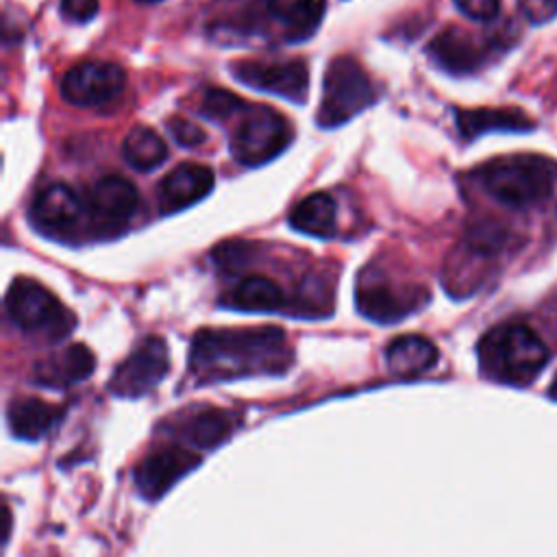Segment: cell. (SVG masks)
<instances>
[{
    "label": "cell",
    "mask_w": 557,
    "mask_h": 557,
    "mask_svg": "<svg viewBox=\"0 0 557 557\" xmlns=\"http://www.w3.org/2000/svg\"><path fill=\"white\" fill-rule=\"evenodd\" d=\"M98 0H61V15L72 24H85L96 17Z\"/></svg>",
    "instance_id": "83f0119b"
},
{
    "label": "cell",
    "mask_w": 557,
    "mask_h": 557,
    "mask_svg": "<svg viewBox=\"0 0 557 557\" xmlns=\"http://www.w3.org/2000/svg\"><path fill=\"white\" fill-rule=\"evenodd\" d=\"M222 305L239 311L272 313L285 309L287 298L276 281L261 274H250L222 296Z\"/></svg>",
    "instance_id": "d6986e66"
},
{
    "label": "cell",
    "mask_w": 557,
    "mask_h": 557,
    "mask_svg": "<svg viewBox=\"0 0 557 557\" xmlns=\"http://www.w3.org/2000/svg\"><path fill=\"white\" fill-rule=\"evenodd\" d=\"M83 209L85 205L72 187L63 183H52L37 191L28 215L33 226L39 228L41 233L65 235L70 233V228L76 226Z\"/></svg>",
    "instance_id": "4fadbf2b"
},
{
    "label": "cell",
    "mask_w": 557,
    "mask_h": 557,
    "mask_svg": "<svg viewBox=\"0 0 557 557\" xmlns=\"http://www.w3.org/2000/svg\"><path fill=\"white\" fill-rule=\"evenodd\" d=\"M455 7L474 22H490L498 15L500 0H453Z\"/></svg>",
    "instance_id": "4316f807"
},
{
    "label": "cell",
    "mask_w": 557,
    "mask_h": 557,
    "mask_svg": "<svg viewBox=\"0 0 557 557\" xmlns=\"http://www.w3.org/2000/svg\"><path fill=\"white\" fill-rule=\"evenodd\" d=\"M550 396H553V398H557V376L553 379V385H550Z\"/></svg>",
    "instance_id": "f546056e"
},
{
    "label": "cell",
    "mask_w": 557,
    "mask_h": 557,
    "mask_svg": "<svg viewBox=\"0 0 557 557\" xmlns=\"http://www.w3.org/2000/svg\"><path fill=\"white\" fill-rule=\"evenodd\" d=\"M248 104L237 98L235 94L226 91V89H220V87H213L209 89L205 96H202V104H200V113L205 117H211V120H226L231 115H235L237 111H244Z\"/></svg>",
    "instance_id": "d4e9b609"
},
{
    "label": "cell",
    "mask_w": 557,
    "mask_h": 557,
    "mask_svg": "<svg viewBox=\"0 0 557 557\" xmlns=\"http://www.w3.org/2000/svg\"><path fill=\"white\" fill-rule=\"evenodd\" d=\"M126 85L124 70L109 61H83L61 81V94L76 107H98L113 100Z\"/></svg>",
    "instance_id": "8fae6325"
},
{
    "label": "cell",
    "mask_w": 557,
    "mask_h": 557,
    "mask_svg": "<svg viewBox=\"0 0 557 557\" xmlns=\"http://www.w3.org/2000/svg\"><path fill=\"white\" fill-rule=\"evenodd\" d=\"M122 157L131 168L148 172L168 159V146L152 128L135 126L122 141Z\"/></svg>",
    "instance_id": "cb8c5ba5"
},
{
    "label": "cell",
    "mask_w": 557,
    "mask_h": 557,
    "mask_svg": "<svg viewBox=\"0 0 557 557\" xmlns=\"http://www.w3.org/2000/svg\"><path fill=\"white\" fill-rule=\"evenodd\" d=\"M168 128H170V135L181 144V146H198L205 141V133L189 120L181 117V115H174L168 120Z\"/></svg>",
    "instance_id": "484cf974"
},
{
    "label": "cell",
    "mask_w": 557,
    "mask_h": 557,
    "mask_svg": "<svg viewBox=\"0 0 557 557\" xmlns=\"http://www.w3.org/2000/svg\"><path fill=\"white\" fill-rule=\"evenodd\" d=\"M139 194L135 185L117 174L102 176L87 196V218L96 235H117L137 211Z\"/></svg>",
    "instance_id": "9c48e42d"
},
{
    "label": "cell",
    "mask_w": 557,
    "mask_h": 557,
    "mask_svg": "<svg viewBox=\"0 0 557 557\" xmlns=\"http://www.w3.org/2000/svg\"><path fill=\"white\" fill-rule=\"evenodd\" d=\"M96 368L94 352L83 344L57 350L33 366V379L44 387H67L85 381Z\"/></svg>",
    "instance_id": "2e32d148"
},
{
    "label": "cell",
    "mask_w": 557,
    "mask_h": 557,
    "mask_svg": "<svg viewBox=\"0 0 557 557\" xmlns=\"http://www.w3.org/2000/svg\"><path fill=\"white\" fill-rule=\"evenodd\" d=\"M170 370L168 346L161 337H146L113 372L109 389L115 396L137 398L148 394Z\"/></svg>",
    "instance_id": "30bf717a"
},
{
    "label": "cell",
    "mask_w": 557,
    "mask_h": 557,
    "mask_svg": "<svg viewBox=\"0 0 557 557\" xmlns=\"http://www.w3.org/2000/svg\"><path fill=\"white\" fill-rule=\"evenodd\" d=\"M457 126L463 137L472 139L490 131L524 133L531 131L535 122L520 109H459Z\"/></svg>",
    "instance_id": "44dd1931"
},
{
    "label": "cell",
    "mask_w": 557,
    "mask_h": 557,
    "mask_svg": "<svg viewBox=\"0 0 557 557\" xmlns=\"http://www.w3.org/2000/svg\"><path fill=\"white\" fill-rule=\"evenodd\" d=\"M200 457L191 450L183 448H159L144 457V461L135 470V483L139 492L154 500L163 496L181 476H185L194 466H198Z\"/></svg>",
    "instance_id": "5bb4252c"
},
{
    "label": "cell",
    "mask_w": 557,
    "mask_h": 557,
    "mask_svg": "<svg viewBox=\"0 0 557 557\" xmlns=\"http://www.w3.org/2000/svg\"><path fill=\"white\" fill-rule=\"evenodd\" d=\"M213 189V170L202 163H181L165 174L157 189L159 211L163 215L183 211Z\"/></svg>",
    "instance_id": "9a60e30c"
},
{
    "label": "cell",
    "mask_w": 557,
    "mask_h": 557,
    "mask_svg": "<svg viewBox=\"0 0 557 557\" xmlns=\"http://www.w3.org/2000/svg\"><path fill=\"white\" fill-rule=\"evenodd\" d=\"M7 311L17 329L28 335L59 342L74 329V315L41 283L17 276L7 292Z\"/></svg>",
    "instance_id": "277c9868"
},
{
    "label": "cell",
    "mask_w": 557,
    "mask_h": 557,
    "mask_svg": "<svg viewBox=\"0 0 557 557\" xmlns=\"http://www.w3.org/2000/svg\"><path fill=\"white\" fill-rule=\"evenodd\" d=\"M228 70L235 76V81L252 89L276 94L292 102L307 100L309 70L300 59H285V61L239 59L231 63Z\"/></svg>",
    "instance_id": "ba28073f"
},
{
    "label": "cell",
    "mask_w": 557,
    "mask_h": 557,
    "mask_svg": "<svg viewBox=\"0 0 557 557\" xmlns=\"http://www.w3.org/2000/svg\"><path fill=\"white\" fill-rule=\"evenodd\" d=\"M63 409L39 398H15L7 409V422L15 437L39 440L61 420Z\"/></svg>",
    "instance_id": "ffe728a7"
},
{
    "label": "cell",
    "mask_w": 557,
    "mask_h": 557,
    "mask_svg": "<svg viewBox=\"0 0 557 557\" xmlns=\"http://www.w3.org/2000/svg\"><path fill=\"white\" fill-rule=\"evenodd\" d=\"M292 363L283 329H202L194 335L189 370L198 383L278 374Z\"/></svg>",
    "instance_id": "6da1fadb"
},
{
    "label": "cell",
    "mask_w": 557,
    "mask_h": 557,
    "mask_svg": "<svg viewBox=\"0 0 557 557\" xmlns=\"http://www.w3.org/2000/svg\"><path fill=\"white\" fill-rule=\"evenodd\" d=\"M289 224L307 235L331 237L337 228V205L326 191L302 198L289 213Z\"/></svg>",
    "instance_id": "603a6c76"
},
{
    "label": "cell",
    "mask_w": 557,
    "mask_h": 557,
    "mask_svg": "<svg viewBox=\"0 0 557 557\" xmlns=\"http://www.w3.org/2000/svg\"><path fill=\"white\" fill-rule=\"evenodd\" d=\"M426 50L433 57V61L450 74L474 72L481 65V61L485 59L483 48L474 41V37H470L468 33H463L459 28L442 30L429 44Z\"/></svg>",
    "instance_id": "ac0fdd59"
},
{
    "label": "cell",
    "mask_w": 557,
    "mask_h": 557,
    "mask_svg": "<svg viewBox=\"0 0 557 557\" xmlns=\"http://www.w3.org/2000/svg\"><path fill=\"white\" fill-rule=\"evenodd\" d=\"M520 9L533 24H544L557 15V0H520Z\"/></svg>",
    "instance_id": "f1b7e54d"
},
{
    "label": "cell",
    "mask_w": 557,
    "mask_h": 557,
    "mask_svg": "<svg viewBox=\"0 0 557 557\" xmlns=\"http://www.w3.org/2000/svg\"><path fill=\"white\" fill-rule=\"evenodd\" d=\"M481 187L496 202L522 209L546 200L557 187V161L544 154H507L476 170Z\"/></svg>",
    "instance_id": "3957f363"
},
{
    "label": "cell",
    "mask_w": 557,
    "mask_h": 557,
    "mask_svg": "<svg viewBox=\"0 0 557 557\" xmlns=\"http://www.w3.org/2000/svg\"><path fill=\"white\" fill-rule=\"evenodd\" d=\"M357 309L381 324H392L426 300V294L416 285H400L394 278H389L383 270L363 268L357 278L355 289Z\"/></svg>",
    "instance_id": "52a82bcc"
},
{
    "label": "cell",
    "mask_w": 557,
    "mask_h": 557,
    "mask_svg": "<svg viewBox=\"0 0 557 557\" xmlns=\"http://www.w3.org/2000/svg\"><path fill=\"white\" fill-rule=\"evenodd\" d=\"M376 100V89L366 70L350 57H337L329 63L322 85L318 124L339 126Z\"/></svg>",
    "instance_id": "5b68a950"
},
{
    "label": "cell",
    "mask_w": 557,
    "mask_h": 557,
    "mask_svg": "<svg viewBox=\"0 0 557 557\" xmlns=\"http://www.w3.org/2000/svg\"><path fill=\"white\" fill-rule=\"evenodd\" d=\"M481 372L498 383L527 385L548 361V348L542 337L522 322H503L490 329L479 346Z\"/></svg>",
    "instance_id": "7a4b0ae2"
},
{
    "label": "cell",
    "mask_w": 557,
    "mask_h": 557,
    "mask_svg": "<svg viewBox=\"0 0 557 557\" xmlns=\"http://www.w3.org/2000/svg\"><path fill=\"white\" fill-rule=\"evenodd\" d=\"M292 124L270 107H246L231 135V154L237 163L257 168L274 159L292 141Z\"/></svg>",
    "instance_id": "8992f818"
},
{
    "label": "cell",
    "mask_w": 557,
    "mask_h": 557,
    "mask_svg": "<svg viewBox=\"0 0 557 557\" xmlns=\"http://www.w3.org/2000/svg\"><path fill=\"white\" fill-rule=\"evenodd\" d=\"M239 424V418L218 407H189L168 422L172 437L198 448H215Z\"/></svg>",
    "instance_id": "7c38bea8"
},
{
    "label": "cell",
    "mask_w": 557,
    "mask_h": 557,
    "mask_svg": "<svg viewBox=\"0 0 557 557\" xmlns=\"http://www.w3.org/2000/svg\"><path fill=\"white\" fill-rule=\"evenodd\" d=\"M385 359L394 374L416 376L435 366L437 348L422 335H403L387 346Z\"/></svg>",
    "instance_id": "7402d4cb"
},
{
    "label": "cell",
    "mask_w": 557,
    "mask_h": 557,
    "mask_svg": "<svg viewBox=\"0 0 557 557\" xmlns=\"http://www.w3.org/2000/svg\"><path fill=\"white\" fill-rule=\"evenodd\" d=\"M137 2H157V0H137Z\"/></svg>",
    "instance_id": "4dcf8cb0"
},
{
    "label": "cell",
    "mask_w": 557,
    "mask_h": 557,
    "mask_svg": "<svg viewBox=\"0 0 557 557\" xmlns=\"http://www.w3.org/2000/svg\"><path fill=\"white\" fill-rule=\"evenodd\" d=\"M268 15L278 26L287 41H302L320 26L326 2L324 0H265Z\"/></svg>",
    "instance_id": "e0dca14e"
}]
</instances>
